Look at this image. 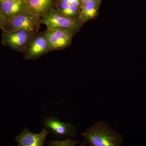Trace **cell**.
<instances>
[{"label": "cell", "instance_id": "7c38bea8", "mask_svg": "<svg viewBox=\"0 0 146 146\" xmlns=\"http://www.w3.org/2000/svg\"><path fill=\"white\" fill-rule=\"evenodd\" d=\"M54 8L65 16L72 18H78L80 8L68 4L62 0H55Z\"/></svg>", "mask_w": 146, "mask_h": 146}, {"label": "cell", "instance_id": "2e32d148", "mask_svg": "<svg viewBox=\"0 0 146 146\" xmlns=\"http://www.w3.org/2000/svg\"><path fill=\"white\" fill-rule=\"evenodd\" d=\"M80 1H81L82 4L83 3L91 1V0H80Z\"/></svg>", "mask_w": 146, "mask_h": 146}, {"label": "cell", "instance_id": "9a60e30c", "mask_svg": "<svg viewBox=\"0 0 146 146\" xmlns=\"http://www.w3.org/2000/svg\"><path fill=\"white\" fill-rule=\"evenodd\" d=\"M6 21V19L3 15L1 10L0 9V29L2 30L3 27Z\"/></svg>", "mask_w": 146, "mask_h": 146}, {"label": "cell", "instance_id": "7a4b0ae2", "mask_svg": "<svg viewBox=\"0 0 146 146\" xmlns=\"http://www.w3.org/2000/svg\"><path fill=\"white\" fill-rule=\"evenodd\" d=\"M41 24L46 25L47 29H63L74 34L80 29L83 24L78 18L68 17L53 8L46 16L40 18Z\"/></svg>", "mask_w": 146, "mask_h": 146}, {"label": "cell", "instance_id": "3957f363", "mask_svg": "<svg viewBox=\"0 0 146 146\" xmlns=\"http://www.w3.org/2000/svg\"><path fill=\"white\" fill-rule=\"evenodd\" d=\"M40 18L29 11H25L7 20L2 31L11 32L25 30L36 33L40 29Z\"/></svg>", "mask_w": 146, "mask_h": 146}, {"label": "cell", "instance_id": "e0dca14e", "mask_svg": "<svg viewBox=\"0 0 146 146\" xmlns=\"http://www.w3.org/2000/svg\"><path fill=\"white\" fill-rule=\"evenodd\" d=\"M8 1V0H0V2L3 1Z\"/></svg>", "mask_w": 146, "mask_h": 146}, {"label": "cell", "instance_id": "ba28073f", "mask_svg": "<svg viewBox=\"0 0 146 146\" xmlns=\"http://www.w3.org/2000/svg\"><path fill=\"white\" fill-rule=\"evenodd\" d=\"M49 132L44 127L39 133L31 132L26 127L16 137L18 146H43Z\"/></svg>", "mask_w": 146, "mask_h": 146}, {"label": "cell", "instance_id": "30bf717a", "mask_svg": "<svg viewBox=\"0 0 146 146\" xmlns=\"http://www.w3.org/2000/svg\"><path fill=\"white\" fill-rule=\"evenodd\" d=\"M0 9L7 20L19 13L28 11L25 0H8L1 1Z\"/></svg>", "mask_w": 146, "mask_h": 146}, {"label": "cell", "instance_id": "5bb4252c", "mask_svg": "<svg viewBox=\"0 0 146 146\" xmlns=\"http://www.w3.org/2000/svg\"><path fill=\"white\" fill-rule=\"evenodd\" d=\"M62 1L68 4L74 6L80 9L81 7L82 3L80 0H62Z\"/></svg>", "mask_w": 146, "mask_h": 146}, {"label": "cell", "instance_id": "5b68a950", "mask_svg": "<svg viewBox=\"0 0 146 146\" xmlns=\"http://www.w3.org/2000/svg\"><path fill=\"white\" fill-rule=\"evenodd\" d=\"M34 33L25 30L3 31L1 44L19 52H23L30 37Z\"/></svg>", "mask_w": 146, "mask_h": 146}, {"label": "cell", "instance_id": "277c9868", "mask_svg": "<svg viewBox=\"0 0 146 146\" xmlns=\"http://www.w3.org/2000/svg\"><path fill=\"white\" fill-rule=\"evenodd\" d=\"M46 30L34 33L30 37L23 52L26 60H35L51 51L46 38Z\"/></svg>", "mask_w": 146, "mask_h": 146}, {"label": "cell", "instance_id": "9c48e42d", "mask_svg": "<svg viewBox=\"0 0 146 146\" xmlns=\"http://www.w3.org/2000/svg\"><path fill=\"white\" fill-rule=\"evenodd\" d=\"M28 10L38 18H43L54 8L55 0H25Z\"/></svg>", "mask_w": 146, "mask_h": 146}, {"label": "cell", "instance_id": "8fae6325", "mask_svg": "<svg viewBox=\"0 0 146 146\" xmlns=\"http://www.w3.org/2000/svg\"><path fill=\"white\" fill-rule=\"evenodd\" d=\"M102 1V0H91L82 4L78 18L82 24L96 17Z\"/></svg>", "mask_w": 146, "mask_h": 146}, {"label": "cell", "instance_id": "52a82bcc", "mask_svg": "<svg viewBox=\"0 0 146 146\" xmlns=\"http://www.w3.org/2000/svg\"><path fill=\"white\" fill-rule=\"evenodd\" d=\"M44 125L49 132L57 137L74 138L77 136V131L72 123L62 122L54 116L45 119Z\"/></svg>", "mask_w": 146, "mask_h": 146}, {"label": "cell", "instance_id": "6da1fadb", "mask_svg": "<svg viewBox=\"0 0 146 146\" xmlns=\"http://www.w3.org/2000/svg\"><path fill=\"white\" fill-rule=\"evenodd\" d=\"M89 146L121 145L122 137L104 122L98 121L82 134Z\"/></svg>", "mask_w": 146, "mask_h": 146}, {"label": "cell", "instance_id": "4fadbf2b", "mask_svg": "<svg viewBox=\"0 0 146 146\" xmlns=\"http://www.w3.org/2000/svg\"><path fill=\"white\" fill-rule=\"evenodd\" d=\"M77 141L70 140L67 138L64 141H55L51 140L46 143L48 146H74L78 143Z\"/></svg>", "mask_w": 146, "mask_h": 146}, {"label": "cell", "instance_id": "8992f818", "mask_svg": "<svg viewBox=\"0 0 146 146\" xmlns=\"http://www.w3.org/2000/svg\"><path fill=\"white\" fill-rule=\"evenodd\" d=\"M74 33L65 29H46V38L51 50H58L70 44Z\"/></svg>", "mask_w": 146, "mask_h": 146}]
</instances>
